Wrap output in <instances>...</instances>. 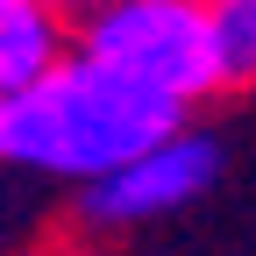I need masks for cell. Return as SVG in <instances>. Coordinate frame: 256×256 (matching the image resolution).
I'll return each instance as SVG.
<instances>
[{
  "label": "cell",
  "mask_w": 256,
  "mask_h": 256,
  "mask_svg": "<svg viewBox=\"0 0 256 256\" xmlns=\"http://www.w3.org/2000/svg\"><path fill=\"white\" fill-rule=\"evenodd\" d=\"M178 121H192V107L121 78L114 64L72 43L50 72H36L22 92L0 100V164L57 185H92L156 136H171Z\"/></svg>",
  "instance_id": "cell-1"
},
{
  "label": "cell",
  "mask_w": 256,
  "mask_h": 256,
  "mask_svg": "<svg viewBox=\"0 0 256 256\" xmlns=\"http://www.w3.org/2000/svg\"><path fill=\"white\" fill-rule=\"evenodd\" d=\"M78 50L114 64L121 78L178 100V107H200L214 92H228L214 0H86Z\"/></svg>",
  "instance_id": "cell-2"
},
{
  "label": "cell",
  "mask_w": 256,
  "mask_h": 256,
  "mask_svg": "<svg viewBox=\"0 0 256 256\" xmlns=\"http://www.w3.org/2000/svg\"><path fill=\"white\" fill-rule=\"evenodd\" d=\"M214 178H220V142L206 128L178 121L171 136H156L107 178L78 185V214H86V228H150V220L192 206L200 192H214Z\"/></svg>",
  "instance_id": "cell-3"
},
{
  "label": "cell",
  "mask_w": 256,
  "mask_h": 256,
  "mask_svg": "<svg viewBox=\"0 0 256 256\" xmlns=\"http://www.w3.org/2000/svg\"><path fill=\"white\" fill-rule=\"evenodd\" d=\"M72 14H78L72 0H0V100L22 92L36 72H50L78 43Z\"/></svg>",
  "instance_id": "cell-4"
},
{
  "label": "cell",
  "mask_w": 256,
  "mask_h": 256,
  "mask_svg": "<svg viewBox=\"0 0 256 256\" xmlns=\"http://www.w3.org/2000/svg\"><path fill=\"white\" fill-rule=\"evenodd\" d=\"M220 22V64H228V86L256 78V0H214Z\"/></svg>",
  "instance_id": "cell-5"
},
{
  "label": "cell",
  "mask_w": 256,
  "mask_h": 256,
  "mask_svg": "<svg viewBox=\"0 0 256 256\" xmlns=\"http://www.w3.org/2000/svg\"><path fill=\"white\" fill-rule=\"evenodd\" d=\"M72 8H86V0H72Z\"/></svg>",
  "instance_id": "cell-6"
}]
</instances>
